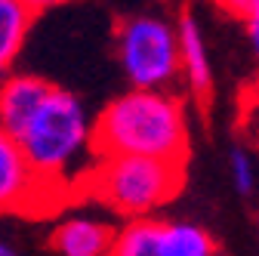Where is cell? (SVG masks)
Segmentation results:
<instances>
[{"label":"cell","instance_id":"1","mask_svg":"<svg viewBox=\"0 0 259 256\" xmlns=\"http://www.w3.org/2000/svg\"><path fill=\"white\" fill-rule=\"evenodd\" d=\"M28 167L59 204L80 198V182L96 164L93 114L71 90L50 87L47 99L16 136Z\"/></svg>","mask_w":259,"mask_h":256},{"label":"cell","instance_id":"2","mask_svg":"<svg viewBox=\"0 0 259 256\" xmlns=\"http://www.w3.org/2000/svg\"><path fill=\"white\" fill-rule=\"evenodd\" d=\"M96 157H148L188 164V111L173 90H126L93 120Z\"/></svg>","mask_w":259,"mask_h":256},{"label":"cell","instance_id":"3","mask_svg":"<svg viewBox=\"0 0 259 256\" xmlns=\"http://www.w3.org/2000/svg\"><path fill=\"white\" fill-rule=\"evenodd\" d=\"M185 185V164L148 157H96L80 182V198H90L123 222L157 216Z\"/></svg>","mask_w":259,"mask_h":256},{"label":"cell","instance_id":"4","mask_svg":"<svg viewBox=\"0 0 259 256\" xmlns=\"http://www.w3.org/2000/svg\"><path fill=\"white\" fill-rule=\"evenodd\" d=\"M114 50L130 90H170L179 77L176 25L164 16H126L114 28Z\"/></svg>","mask_w":259,"mask_h":256},{"label":"cell","instance_id":"5","mask_svg":"<svg viewBox=\"0 0 259 256\" xmlns=\"http://www.w3.org/2000/svg\"><path fill=\"white\" fill-rule=\"evenodd\" d=\"M108 256H219V250L198 222L148 216L117 226Z\"/></svg>","mask_w":259,"mask_h":256},{"label":"cell","instance_id":"6","mask_svg":"<svg viewBox=\"0 0 259 256\" xmlns=\"http://www.w3.org/2000/svg\"><path fill=\"white\" fill-rule=\"evenodd\" d=\"M50 207H62V204L28 167L19 142L0 130V216L4 213L40 216Z\"/></svg>","mask_w":259,"mask_h":256},{"label":"cell","instance_id":"7","mask_svg":"<svg viewBox=\"0 0 259 256\" xmlns=\"http://www.w3.org/2000/svg\"><path fill=\"white\" fill-rule=\"evenodd\" d=\"M117 222L102 213H68L56 222L50 244L59 256H108Z\"/></svg>","mask_w":259,"mask_h":256},{"label":"cell","instance_id":"8","mask_svg":"<svg viewBox=\"0 0 259 256\" xmlns=\"http://www.w3.org/2000/svg\"><path fill=\"white\" fill-rule=\"evenodd\" d=\"M173 25H176V47H179V74L185 77L188 93L194 99L207 102L213 93V68H210L201 22L191 10H182Z\"/></svg>","mask_w":259,"mask_h":256},{"label":"cell","instance_id":"9","mask_svg":"<svg viewBox=\"0 0 259 256\" xmlns=\"http://www.w3.org/2000/svg\"><path fill=\"white\" fill-rule=\"evenodd\" d=\"M50 87L53 83L40 74H19V71L0 80V130L16 139L47 99Z\"/></svg>","mask_w":259,"mask_h":256},{"label":"cell","instance_id":"10","mask_svg":"<svg viewBox=\"0 0 259 256\" xmlns=\"http://www.w3.org/2000/svg\"><path fill=\"white\" fill-rule=\"evenodd\" d=\"M31 25H34V16L19 0H0V80L13 74V65L25 50Z\"/></svg>","mask_w":259,"mask_h":256},{"label":"cell","instance_id":"11","mask_svg":"<svg viewBox=\"0 0 259 256\" xmlns=\"http://www.w3.org/2000/svg\"><path fill=\"white\" fill-rule=\"evenodd\" d=\"M229 173H232V182H235V191L238 195H253V185H256V170H253V157L244 145H235L229 151Z\"/></svg>","mask_w":259,"mask_h":256},{"label":"cell","instance_id":"12","mask_svg":"<svg viewBox=\"0 0 259 256\" xmlns=\"http://www.w3.org/2000/svg\"><path fill=\"white\" fill-rule=\"evenodd\" d=\"M216 4L232 19H238L241 25L250 22V19H259V0H216Z\"/></svg>","mask_w":259,"mask_h":256},{"label":"cell","instance_id":"13","mask_svg":"<svg viewBox=\"0 0 259 256\" xmlns=\"http://www.w3.org/2000/svg\"><path fill=\"white\" fill-rule=\"evenodd\" d=\"M19 4H22L31 16H37V13H47V10H56V7L71 4V0H19Z\"/></svg>","mask_w":259,"mask_h":256},{"label":"cell","instance_id":"14","mask_svg":"<svg viewBox=\"0 0 259 256\" xmlns=\"http://www.w3.org/2000/svg\"><path fill=\"white\" fill-rule=\"evenodd\" d=\"M244 28H247V40L256 47V44H259V19H250V22H244Z\"/></svg>","mask_w":259,"mask_h":256},{"label":"cell","instance_id":"15","mask_svg":"<svg viewBox=\"0 0 259 256\" xmlns=\"http://www.w3.org/2000/svg\"><path fill=\"white\" fill-rule=\"evenodd\" d=\"M0 256H19V253H16V247H13L4 235H0Z\"/></svg>","mask_w":259,"mask_h":256}]
</instances>
